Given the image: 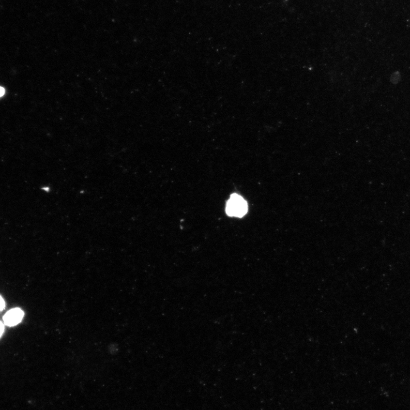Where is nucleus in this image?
<instances>
[{
  "instance_id": "obj_2",
  "label": "nucleus",
  "mask_w": 410,
  "mask_h": 410,
  "mask_svg": "<svg viewBox=\"0 0 410 410\" xmlns=\"http://www.w3.org/2000/svg\"><path fill=\"white\" fill-rule=\"evenodd\" d=\"M24 313L19 308L10 310L3 317L4 324L8 327H14L20 323L23 319Z\"/></svg>"
},
{
  "instance_id": "obj_4",
  "label": "nucleus",
  "mask_w": 410,
  "mask_h": 410,
  "mask_svg": "<svg viewBox=\"0 0 410 410\" xmlns=\"http://www.w3.org/2000/svg\"><path fill=\"white\" fill-rule=\"evenodd\" d=\"M4 332V325L1 321H0V337L2 336Z\"/></svg>"
},
{
  "instance_id": "obj_3",
  "label": "nucleus",
  "mask_w": 410,
  "mask_h": 410,
  "mask_svg": "<svg viewBox=\"0 0 410 410\" xmlns=\"http://www.w3.org/2000/svg\"><path fill=\"white\" fill-rule=\"evenodd\" d=\"M5 303L4 300L2 299V297L0 296V311H3V309L5 308Z\"/></svg>"
},
{
  "instance_id": "obj_5",
  "label": "nucleus",
  "mask_w": 410,
  "mask_h": 410,
  "mask_svg": "<svg viewBox=\"0 0 410 410\" xmlns=\"http://www.w3.org/2000/svg\"><path fill=\"white\" fill-rule=\"evenodd\" d=\"M5 93V90L4 88H3L2 87H0V98L2 96H4Z\"/></svg>"
},
{
  "instance_id": "obj_1",
  "label": "nucleus",
  "mask_w": 410,
  "mask_h": 410,
  "mask_svg": "<svg viewBox=\"0 0 410 410\" xmlns=\"http://www.w3.org/2000/svg\"><path fill=\"white\" fill-rule=\"evenodd\" d=\"M247 210L246 201L241 196L233 194L227 203L226 211L230 217L241 218L246 214Z\"/></svg>"
}]
</instances>
